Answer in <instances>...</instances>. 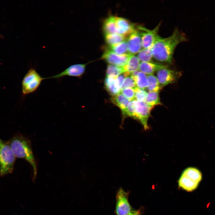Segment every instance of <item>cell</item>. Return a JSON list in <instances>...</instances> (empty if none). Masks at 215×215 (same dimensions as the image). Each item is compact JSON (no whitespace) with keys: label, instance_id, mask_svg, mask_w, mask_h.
I'll use <instances>...</instances> for the list:
<instances>
[{"label":"cell","instance_id":"obj_24","mask_svg":"<svg viewBox=\"0 0 215 215\" xmlns=\"http://www.w3.org/2000/svg\"><path fill=\"white\" fill-rule=\"evenodd\" d=\"M110 50L118 54L122 55L128 53L127 43L125 41L110 46Z\"/></svg>","mask_w":215,"mask_h":215},{"label":"cell","instance_id":"obj_2","mask_svg":"<svg viewBox=\"0 0 215 215\" xmlns=\"http://www.w3.org/2000/svg\"><path fill=\"white\" fill-rule=\"evenodd\" d=\"M8 141L15 157L25 160L31 165L33 173V179L34 181L37 175V165L30 141L21 134H18Z\"/></svg>","mask_w":215,"mask_h":215},{"label":"cell","instance_id":"obj_12","mask_svg":"<svg viewBox=\"0 0 215 215\" xmlns=\"http://www.w3.org/2000/svg\"><path fill=\"white\" fill-rule=\"evenodd\" d=\"M167 67L161 69L157 72V78L161 87L174 82L177 77L176 72Z\"/></svg>","mask_w":215,"mask_h":215},{"label":"cell","instance_id":"obj_8","mask_svg":"<svg viewBox=\"0 0 215 215\" xmlns=\"http://www.w3.org/2000/svg\"><path fill=\"white\" fill-rule=\"evenodd\" d=\"M116 213L117 215H127L132 210L128 201V194L123 189L120 188L116 196Z\"/></svg>","mask_w":215,"mask_h":215},{"label":"cell","instance_id":"obj_32","mask_svg":"<svg viewBox=\"0 0 215 215\" xmlns=\"http://www.w3.org/2000/svg\"><path fill=\"white\" fill-rule=\"evenodd\" d=\"M1 37V36H0V37Z\"/></svg>","mask_w":215,"mask_h":215},{"label":"cell","instance_id":"obj_13","mask_svg":"<svg viewBox=\"0 0 215 215\" xmlns=\"http://www.w3.org/2000/svg\"><path fill=\"white\" fill-rule=\"evenodd\" d=\"M115 22L116 33L126 37L136 29L133 24L125 18L115 17Z\"/></svg>","mask_w":215,"mask_h":215},{"label":"cell","instance_id":"obj_19","mask_svg":"<svg viewBox=\"0 0 215 215\" xmlns=\"http://www.w3.org/2000/svg\"><path fill=\"white\" fill-rule=\"evenodd\" d=\"M145 102L153 107L155 105H161L159 92L149 91L147 93Z\"/></svg>","mask_w":215,"mask_h":215},{"label":"cell","instance_id":"obj_22","mask_svg":"<svg viewBox=\"0 0 215 215\" xmlns=\"http://www.w3.org/2000/svg\"><path fill=\"white\" fill-rule=\"evenodd\" d=\"M133 80L138 87L143 90L147 88L148 82L147 76L143 73L139 71L137 76Z\"/></svg>","mask_w":215,"mask_h":215},{"label":"cell","instance_id":"obj_14","mask_svg":"<svg viewBox=\"0 0 215 215\" xmlns=\"http://www.w3.org/2000/svg\"><path fill=\"white\" fill-rule=\"evenodd\" d=\"M166 65L152 62H141L140 63L139 70L147 75L153 74L155 71L165 67Z\"/></svg>","mask_w":215,"mask_h":215},{"label":"cell","instance_id":"obj_27","mask_svg":"<svg viewBox=\"0 0 215 215\" xmlns=\"http://www.w3.org/2000/svg\"><path fill=\"white\" fill-rule=\"evenodd\" d=\"M135 93V99L140 102H145L147 93L137 87L133 88Z\"/></svg>","mask_w":215,"mask_h":215},{"label":"cell","instance_id":"obj_10","mask_svg":"<svg viewBox=\"0 0 215 215\" xmlns=\"http://www.w3.org/2000/svg\"><path fill=\"white\" fill-rule=\"evenodd\" d=\"M86 65V64H76L71 65L60 73L45 78V79H59L66 76L79 77L84 73Z\"/></svg>","mask_w":215,"mask_h":215},{"label":"cell","instance_id":"obj_18","mask_svg":"<svg viewBox=\"0 0 215 215\" xmlns=\"http://www.w3.org/2000/svg\"><path fill=\"white\" fill-rule=\"evenodd\" d=\"M112 102L124 111L127 107L130 102L129 100L122 93H119L113 96L111 99Z\"/></svg>","mask_w":215,"mask_h":215},{"label":"cell","instance_id":"obj_3","mask_svg":"<svg viewBox=\"0 0 215 215\" xmlns=\"http://www.w3.org/2000/svg\"><path fill=\"white\" fill-rule=\"evenodd\" d=\"M16 158L8 141L0 138V177L12 173Z\"/></svg>","mask_w":215,"mask_h":215},{"label":"cell","instance_id":"obj_9","mask_svg":"<svg viewBox=\"0 0 215 215\" xmlns=\"http://www.w3.org/2000/svg\"><path fill=\"white\" fill-rule=\"evenodd\" d=\"M132 55L129 53L119 55L107 49L103 54L102 58L110 64L123 67L126 64Z\"/></svg>","mask_w":215,"mask_h":215},{"label":"cell","instance_id":"obj_26","mask_svg":"<svg viewBox=\"0 0 215 215\" xmlns=\"http://www.w3.org/2000/svg\"><path fill=\"white\" fill-rule=\"evenodd\" d=\"M122 113L125 116H128L135 118V109L133 100L130 101L127 107Z\"/></svg>","mask_w":215,"mask_h":215},{"label":"cell","instance_id":"obj_6","mask_svg":"<svg viewBox=\"0 0 215 215\" xmlns=\"http://www.w3.org/2000/svg\"><path fill=\"white\" fill-rule=\"evenodd\" d=\"M161 23L160 22L152 30L142 26L138 27V29L141 34L143 48H152L155 41L159 36L158 33Z\"/></svg>","mask_w":215,"mask_h":215},{"label":"cell","instance_id":"obj_4","mask_svg":"<svg viewBox=\"0 0 215 215\" xmlns=\"http://www.w3.org/2000/svg\"><path fill=\"white\" fill-rule=\"evenodd\" d=\"M202 177V173L198 169L188 168L184 170L179 179V186L187 191H192L197 188Z\"/></svg>","mask_w":215,"mask_h":215},{"label":"cell","instance_id":"obj_11","mask_svg":"<svg viewBox=\"0 0 215 215\" xmlns=\"http://www.w3.org/2000/svg\"><path fill=\"white\" fill-rule=\"evenodd\" d=\"M127 42L128 53L134 55L138 53L142 47L139 31L135 29L128 36Z\"/></svg>","mask_w":215,"mask_h":215},{"label":"cell","instance_id":"obj_25","mask_svg":"<svg viewBox=\"0 0 215 215\" xmlns=\"http://www.w3.org/2000/svg\"><path fill=\"white\" fill-rule=\"evenodd\" d=\"M152 48L141 49L138 53L137 57L141 62H150L153 57Z\"/></svg>","mask_w":215,"mask_h":215},{"label":"cell","instance_id":"obj_23","mask_svg":"<svg viewBox=\"0 0 215 215\" xmlns=\"http://www.w3.org/2000/svg\"><path fill=\"white\" fill-rule=\"evenodd\" d=\"M124 73L123 67L109 64L106 70L107 77L116 78L119 75Z\"/></svg>","mask_w":215,"mask_h":215},{"label":"cell","instance_id":"obj_7","mask_svg":"<svg viewBox=\"0 0 215 215\" xmlns=\"http://www.w3.org/2000/svg\"><path fill=\"white\" fill-rule=\"evenodd\" d=\"M133 102L135 109L134 119L138 120L141 122L145 130L148 129V120L153 107L149 105L145 102H140L134 99Z\"/></svg>","mask_w":215,"mask_h":215},{"label":"cell","instance_id":"obj_1","mask_svg":"<svg viewBox=\"0 0 215 215\" xmlns=\"http://www.w3.org/2000/svg\"><path fill=\"white\" fill-rule=\"evenodd\" d=\"M187 39L185 34L177 28L169 37L163 38L159 36L152 47L153 57L158 61L171 63L176 47Z\"/></svg>","mask_w":215,"mask_h":215},{"label":"cell","instance_id":"obj_16","mask_svg":"<svg viewBox=\"0 0 215 215\" xmlns=\"http://www.w3.org/2000/svg\"><path fill=\"white\" fill-rule=\"evenodd\" d=\"M140 63L137 57L132 55L126 64L123 67L124 71V74L125 76H128L133 72L138 70Z\"/></svg>","mask_w":215,"mask_h":215},{"label":"cell","instance_id":"obj_5","mask_svg":"<svg viewBox=\"0 0 215 215\" xmlns=\"http://www.w3.org/2000/svg\"><path fill=\"white\" fill-rule=\"evenodd\" d=\"M45 79L34 68H30L24 76L22 82V92L25 96L36 91Z\"/></svg>","mask_w":215,"mask_h":215},{"label":"cell","instance_id":"obj_17","mask_svg":"<svg viewBox=\"0 0 215 215\" xmlns=\"http://www.w3.org/2000/svg\"><path fill=\"white\" fill-rule=\"evenodd\" d=\"M103 29L105 35L116 33L115 16H110L105 20Z\"/></svg>","mask_w":215,"mask_h":215},{"label":"cell","instance_id":"obj_29","mask_svg":"<svg viewBox=\"0 0 215 215\" xmlns=\"http://www.w3.org/2000/svg\"><path fill=\"white\" fill-rule=\"evenodd\" d=\"M121 93L129 100L135 99V93L133 88H127L121 91Z\"/></svg>","mask_w":215,"mask_h":215},{"label":"cell","instance_id":"obj_21","mask_svg":"<svg viewBox=\"0 0 215 215\" xmlns=\"http://www.w3.org/2000/svg\"><path fill=\"white\" fill-rule=\"evenodd\" d=\"M126 38L125 36L117 33L105 35V41L110 46L123 42Z\"/></svg>","mask_w":215,"mask_h":215},{"label":"cell","instance_id":"obj_28","mask_svg":"<svg viewBox=\"0 0 215 215\" xmlns=\"http://www.w3.org/2000/svg\"><path fill=\"white\" fill-rule=\"evenodd\" d=\"M136 86L135 82L131 76L125 78L121 86V90L127 88H134Z\"/></svg>","mask_w":215,"mask_h":215},{"label":"cell","instance_id":"obj_31","mask_svg":"<svg viewBox=\"0 0 215 215\" xmlns=\"http://www.w3.org/2000/svg\"><path fill=\"white\" fill-rule=\"evenodd\" d=\"M140 212L139 211H131L127 215H139Z\"/></svg>","mask_w":215,"mask_h":215},{"label":"cell","instance_id":"obj_15","mask_svg":"<svg viewBox=\"0 0 215 215\" xmlns=\"http://www.w3.org/2000/svg\"><path fill=\"white\" fill-rule=\"evenodd\" d=\"M116 78L106 76L105 81V89L109 93L113 96L119 94L121 91V87L117 82Z\"/></svg>","mask_w":215,"mask_h":215},{"label":"cell","instance_id":"obj_20","mask_svg":"<svg viewBox=\"0 0 215 215\" xmlns=\"http://www.w3.org/2000/svg\"><path fill=\"white\" fill-rule=\"evenodd\" d=\"M148 82L147 89L149 91L159 92L161 87L157 77L153 74L147 75Z\"/></svg>","mask_w":215,"mask_h":215},{"label":"cell","instance_id":"obj_30","mask_svg":"<svg viewBox=\"0 0 215 215\" xmlns=\"http://www.w3.org/2000/svg\"><path fill=\"white\" fill-rule=\"evenodd\" d=\"M125 76L124 74H120L116 78V81L119 86L121 87L124 79L125 78Z\"/></svg>","mask_w":215,"mask_h":215}]
</instances>
